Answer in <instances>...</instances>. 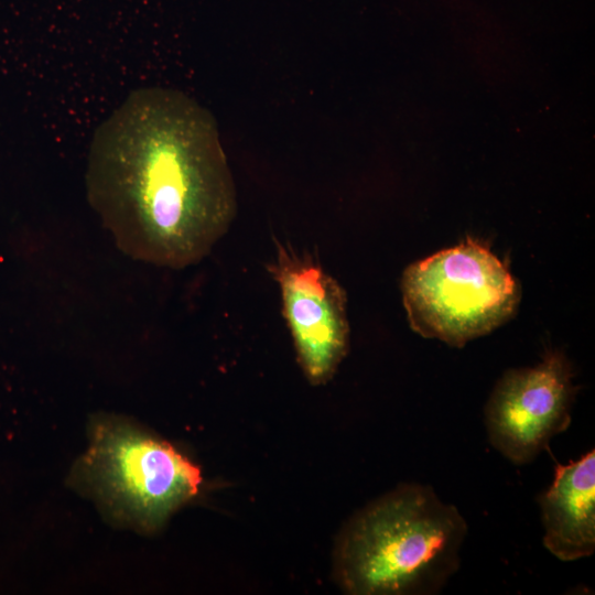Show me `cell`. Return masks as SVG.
I'll return each mask as SVG.
<instances>
[{
	"instance_id": "cell-1",
	"label": "cell",
	"mask_w": 595,
	"mask_h": 595,
	"mask_svg": "<svg viewBox=\"0 0 595 595\" xmlns=\"http://www.w3.org/2000/svg\"><path fill=\"white\" fill-rule=\"evenodd\" d=\"M86 187L122 252L172 269L204 259L237 212L214 118L169 88L131 93L98 128Z\"/></svg>"
},
{
	"instance_id": "cell-2",
	"label": "cell",
	"mask_w": 595,
	"mask_h": 595,
	"mask_svg": "<svg viewBox=\"0 0 595 595\" xmlns=\"http://www.w3.org/2000/svg\"><path fill=\"white\" fill-rule=\"evenodd\" d=\"M467 523L430 486L404 485L358 515L339 551L353 594H434L459 567Z\"/></svg>"
},
{
	"instance_id": "cell-3",
	"label": "cell",
	"mask_w": 595,
	"mask_h": 595,
	"mask_svg": "<svg viewBox=\"0 0 595 595\" xmlns=\"http://www.w3.org/2000/svg\"><path fill=\"white\" fill-rule=\"evenodd\" d=\"M401 291L412 329L456 347L505 323L520 300L502 261L470 239L410 264Z\"/></svg>"
},
{
	"instance_id": "cell-4",
	"label": "cell",
	"mask_w": 595,
	"mask_h": 595,
	"mask_svg": "<svg viewBox=\"0 0 595 595\" xmlns=\"http://www.w3.org/2000/svg\"><path fill=\"white\" fill-rule=\"evenodd\" d=\"M76 476L112 515L144 530L195 497L198 466L169 443L125 420L97 419Z\"/></svg>"
},
{
	"instance_id": "cell-5",
	"label": "cell",
	"mask_w": 595,
	"mask_h": 595,
	"mask_svg": "<svg viewBox=\"0 0 595 595\" xmlns=\"http://www.w3.org/2000/svg\"><path fill=\"white\" fill-rule=\"evenodd\" d=\"M572 377L567 359L558 351L534 367L507 370L485 407L491 445L516 465L533 461L571 424Z\"/></svg>"
},
{
	"instance_id": "cell-6",
	"label": "cell",
	"mask_w": 595,
	"mask_h": 595,
	"mask_svg": "<svg viewBox=\"0 0 595 595\" xmlns=\"http://www.w3.org/2000/svg\"><path fill=\"white\" fill-rule=\"evenodd\" d=\"M270 272L279 283L299 363L312 383H323L347 351L346 293L311 257H300L280 245Z\"/></svg>"
},
{
	"instance_id": "cell-7",
	"label": "cell",
	"mask_w": 595,
	"mask_h": 595,
	"mask_svg": "<svg viewBox=\"0 0 595 595\" xmlns=\"http://www.w3.org/2000/svg\"><path fill=\"white\" fill-rule=\"evenodd\" d=\"M538 502L549 552L565 562L591 556L595 550V452L567 465L558 464Z\"/></svg>"
}]
</instances>
